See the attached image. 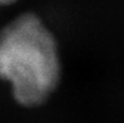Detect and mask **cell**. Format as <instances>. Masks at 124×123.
<instances>
[{"instance_id": "2", "label": "cell", "mask_w": 124, "mask_h": 123, "mask_svg": "<svg viewBox=\"0 0 124 123\" xmlns=\"http://www.w3.org/2000/svg\"><path fill=\"white\" fill-rule=\"evenodd\" d=\"M16 0H0V6H3V5H10L13 3H15Z\"/></svg>"}, {"instance_id": "1", "label": "cell", "mask_w": 124, "mask_h": 123, "mask_svg": "<svg viewBox=\"0 0 124 123\" xmlns=\"http://www.w3.org/2000/svg\"><path fill=\"white\" fill-rule=\"evenodd\" d=\"M62 75L53 33L38 15L25 13L0 32V79L25 107L40 106L56 89Z\"/></svg>"}]
</instances>
